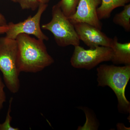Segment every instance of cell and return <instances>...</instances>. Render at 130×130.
<instances>
[{"mask_svg": "<svg viewBox=\"0 0 130 130\" xmlns=\"http://www.w3.org/2000/svg\"><path fill=\"white\" fill-rule=\"evenodd\" d=\"M15 40L17 66L20 73L40 72L54 62L48 52L44 41L25 34H20Z\"/></svg>", "mask_w": 130, "mask_h": 130, "instance_id": "obj_1", "label": "cell"}, {"mask_svg": "<svg viewBox=\"0 0 130 130\" xmlns=\"http://www.w3.org/2000/svg\"><path fill=\"white\" fill-rule=\"evenodd\" d=\"M96 70L98 86L110 87L118 98L120 111L130 113V102L126 98L125 92L130 78V65L122 67L101 65Z\"/></svg>", "mask_w": 130, "mask_h": 130, "instance_id": "obj_2", "label": "cell"}, {"mask_svg": "<svg viewBox=\"0 0 130 130\" xmlns=\"http://www.w3.org/2000/svg\"><path fill=\"white\" fill-rule=\"evenodd\" d=\"M17 51L16 40L0 37V71L6 86L13 94L18 92L20 86Z\"/></svg>", "mask_w": 130, "mask_h": 130, "instance_id": "obj_3", "label": "cell"}, {"mask_svg": "<svg viewBox=\"0 0 130 130\" xmlns=\"http://www.w3.org/2000/svg\"><path fill=\"white\" fill-rule=\"evenodd\" d=\"M52 17L51 21L43 24L42 28L53 34L57 45L61 47L79 45L74 25L63 13L58 3L52 7Z\"/></svg>", "mask_w": 130, "mask_h": 130, "instance_id": "obj_4", "label": "cell"}, {"mask_svg": "<svg viewBox=\"0 0 130 130\" xmlns=\"http://www.w3.org/2000/svg\"><path fill=\"white\" fill-rule=\"evenodd\" d=\"M74 47L70 62L75 68L90 70L102 62L111 60L112 51L109 47L99 46L86 50L79 45Z\"/></svg>", "mask_w": 130, "mask_h": 130, "instance_id": "obj_5", "label": "cell"}, {"mask_svg": "<svg viewBox=\"0 0 130 130\" xmlns=\"http://www.w3.org/2000/svg\"><path fill=\"white\" fill-rule=\"evenodd\" d=\"M47 7V4L40 3L34 16H30L25 20L18 23L10 22L8 24L9 28L5 33L6 37L15 40L20 34H25L33 35L42 41H48L49 38L42 31L40 26L42 15Z\"/></svg>", "mask_w": 130, "mask_h": 130, "instance_id": "obj_6", "label": "cell"}, {"mask_svg": "<svg viewBox=\"0 0 130 130\" xmlns=\"http://www.w3.org/2000/svg\"><path fill=\"white\" fill-rule=\"evenodd\" d=\"M101 0H79L75 13L68 19L73 24L84 23L102 29V24L98 18L97 9Z\"/></svg>", "mask_w": 130, "mask_h": 130, "instance_id": "obj_7", "label": "cell"}, {"mask_svg": "<svg viewBox=\"0 0 130 130\" xmlns=\"http://www.w3.org/2000/svg\"><path fill=\"white\" fill-rule=\"evenodd\" d=\"M78 38L90 48L94 49L99 46L111 47L113 38H110L101 30L86 23L73 24Z\"/></svg>", "mask_w": 130, "mask_h": 130, "instance_id": "obj_8", "label": "cell"}, {"mask_svg": "<svg viewBox=\"0 0 130 130\" xmlns=\"http://www.w3.org/2000/svg\"><path fill=\"white\" fill-rule=\"evenodd\" d=\"M111 48L112 53L111 61L115 64L130 65V42H119L117 36L113 38Z\"/></svg>", "mask_w": 130, "mask_h": 130, "instance_id": "obj_9", "label": "cell"}, {"mask_svg": "<svg viewBox=\"0 0 130 130\" xmlns=\"http://www.w3.org/2000/svg\"><path fill=\"white\" fill-rule=\"evenodd\" d=\"M101 4L97 8V13L100 20L109 19L112 12L117 8L124 7L130 0H101Z\"/></svg>", "mask_w": 130, "mask_h": 130, "instance_id": "obj_10", "label": "cell"}, {"mask_svg": "<svg viewBox=\"0 0 130 130\" xmlns=\"http://www.w3.org/2000/svg\"><path fill=\"white\" fill-rule=\"evenodd\" d=\"M124 9L114 17L113 22L115 24L121 26L127 32L130 31V4H126Z\"/></svg>", "mask_w": 130, "mask_h": 130, "instance_id": "obj_11", "label": "cell"}, {"mask_svg": "<svg viewBox=\"0 0 130 130\" xmlns=\"http://www.w3.org/2000/svg\"><path fill=\"white\" fill-rule=\"evenodd\" d=\"M79 0H61L58 3L61 11L68 18L74 14Z\"/></svg>", "mask_w": 130, "mask_h": 130, "instance_id": "obj_12", "label": "cell"}, {"mask_svg": "<svg viewBox=\"0 0 130 130\" xmlns=\"http://www.w3.org/2000/svg\"><path fill=\"white\" fill-rule=\"evenodd\" d=\"M13 98L11 97L9 101V106L5 121L2 123H0V130H19L18 128L13 127L11 125L12 117L11 116V106Z\"/></svg>", "mask_w": 130, "mask_h": 130, "instance_id": "obj_13", "label": "cell"}, {"mask_svg": "<svg viewBox=\"0 0 130 130\" xmlns=\"http://www.w3.org/2000/svg\"><path fill=\"white\" fill-rule=\"evenodd\" d=\"M14 2L19 4L23 10L29 9L35 11L38 9L40 3L39 0H11Z\"/></svg>", "mask_w": 130, "mask_h": 130, "instance_id": "obj_14", "label": "cell"}, {"mask_svg": "<svg viewBox=\"0 0 130 130\" xmlns=\"http://www.w3.org/2000/svg\"><path fill=\"white\" fill-rule=\"evenodd\" d=\"M5 83L0 75V112L6 100V96L5 91Z\"/></svg>", "mask_w": 130, "mask_h": 130, "instance_id": "obj_15", "label": "cell"}, {"mask_svg": "<svg viewBox=\"0 0 130 130\" xmlns=\"http://www.w3.org/2000/svg\"><path fill=\"white\" fill-rule=\"evenodd\" d=\"M7 21L5 16L0 13V26H7Z\"/></svg>", "mask_w": 130, "mask_h": 130, "instance_id": "obj_16", "label": "cell"}, {"mask_svg": "<svg viewBox=\"0 0 130 130\" xmlns=\"http://www.w3.org/2000/svg\"><path fill=\"white\" fill-rule=\"evenodd\" d=\"M8 26H0V35L6 33L8 29Z\"/></svg>", "mask_w": 130, "mask_h": 130, "instance_id": "obj_17", "label": "cell"}, {"mask_svg": "<svg viewBox=\"0 0 130 130\" xmlns=\"http://www.w3.org/2000/svg\"><path fill=\"white\" fill-rule=\"evenodd\" d=\"M40 3L44 4H47L50 0H39Z\"/></svg>", "mask_w": 130, "mask_h": 130, "instance_id": "obj_18", "label": "cell"}]
</instances>
